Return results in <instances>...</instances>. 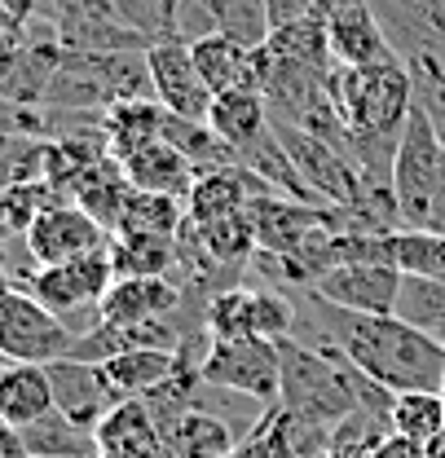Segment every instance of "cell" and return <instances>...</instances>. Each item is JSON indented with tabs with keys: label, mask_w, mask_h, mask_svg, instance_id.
Returning a JSON list of instances; mask_svg holds the SVG:
<instances>
[{
	"label": "cell",
	"mask_w": 445,
	"mask_h": 458,
	"mask_svg": "<svg viewBox=\"0 0 445 458\" xmlns=\"http://www.w3.org/2000/svg\"><path fill=\"white\" fill-rule=\"evenodd\" d=\"M318 300V295H313ZM327 304V300H322ZM322 344H339V352L389 393H441L445 384V340L397 318V313H348L327 304Z\"/></svg>",
	"instance_id": "obj_1"
},
{
	"label": "cell",
	"mask_w": 445,
	"mask_h": 458,
	"mask_svg": "<svg viewBox=\"0 0 445 458\" xmlns=\"http://www.w3.org/2000/svg\"><path fill=\"white\" fill-rule=\"evenodd\" d=\"M282 352V397L278 405L295 414L300 423L327 428L331 432L339 419H348L362 397H366V375L339 352V344H300L295 335L278 340Z\"/></svg>",
	"instance_id": "obj_2"
},
{
	"label": "cell",
	"mask_w": 445,
	"mask_h": 458,
	"mask_svg": "<svg viewBox=\"0 0 445 458\" xmlns=\"http://www.w3.org/2000/svg\"><path fill=\"white\" fill-rule=\"evenodd\" d=\"M392 199L401 229L445 233V137L424 106H415L406 119L392 159Z\"/></svg>",
	"instance_id": "obj_3"
},
{
	"label": "cell",
	"mask_w": 445,
	"mask_h": 458,
	"mask_svg": "<svg viewBox=\"0 0 445 458\" xmlns=\"http://www.w3.org/2000/svg\"><path fill=\"white\" fill-rule=\"evenodd\" d=\"M115 283V265L111 251H89L80 260H66V265H36L31 274V295L54 309L57 318L80 335H89L98 322H102V300Z\"/></svg>",
	"instance_id": "obj_4"
},
{
	"label": "cell",
	"mask_w": 445,
	"mask_h": 458,
	"mask_svg": "<svg viewBox=\"0 0 445 458\" xmlns=\"http://www.w3.org/2000/svg\"><path fill=\"white\" fill-rule=\"evenodd\" d=\"M199 375L208 388L234 393L256 405H278L282 397V352L278 340L243 335V340H208L199 357Z\"/></svg>",
	"instance_id": "obj_5"
},
{
	"label": "cell",
	"mask_w": 445,
	"mask_h": 458,
	"mask_svg": "<svg viewBox=\"0 0 445 458\" xmlns=\"http://www.w3.org/2000/svg\"><path fill=\"white\" fill-rule=\"evenodd\" d=\"M71 348H75V331L54 309H45L31 291L9 286L0 295V357L4 361L49 366V361L71 357Z\"/></svg>",
	"instance_id": "obj_6"
},
{
	"label": "cell",
	"mask_w": 445,
	"mask_h": 458,
	"mask_svg": "<svg viewBox=\"0 0 445 458\" xmlns=\"http://www.w3.org/2000/svg\"><path fill=\"white\" fill-rule=\"evenodd\" d=\"M146 75H150V93L167 114L181 119H208L212 111V89L199 71V62L190 54L185 36H159L146 45Z\"/></svg>",
	"instance_id": "obj_7"
},
{
	"label": "cell",
	"mask_w": 445,
	"mask_h": 458,
	"mask_svg": "<svg viewBox=\"0 0 445 458\" xmlns=\"http://www.w3.org/2000/svg\"><path fill=\"white\" fill-rule=\"evenodd\" d=\"M22 242H27V256L36 265H66V260H80L89 251H102L111 242V229L93 212H84L75 199L71 203L54 199L36 212L31 225L22 229Z\"/></svg>",
	"instance_id": "obj_8"
},
{
	"label": "cell",
	"mask_w": 445,
	"mask_h": 458,
	"mask_svg": "<svg viewBox=\"0 0 445 458\" xmlns=\"http://www.w3.org/2000/svg\"><path fill=\"white\" fill-rule=\"evenodd\" d=\"M397 291H401V269L375 260L335 265L318 283L304 286V295H318L348 313H397Z\"/></svg>",
	"instance_id": "obj_9"
},
{
	"label": "cell",
	"mask_w": 445,
	"mask_h": 458,
	"mask_svg": "<svg viewBox=\"0 0 445 458\" xmlns=\"http://www.w3.org/2000/svg\"><path fill=\"white\" fill-rule=\"evenodd\" d=\"M93 445H98V458H172L164 428H159L155 410L146 405V397H128L111 405L102 414V423L93 428Z\"/></svg>",
	"instance_id": "obj_10"
},
{
	"label": "cell",
	"mask_w": 445,
	"mask_h": 458,
	"mask_svg": "<svg viewBox=\"0 0 445 458\" xmlns=\"http://www.w3.org/2000/svg\"><path fill=\"white\" fill-rule=\"evenodd\" d=\"M190 54L199 62L212 98L217 93H229V89H265V71H270V54L265 45H243L234 36H221V31H208V36H194L190 40Z\"/></svg>",
	"instance_id": "obj_11"
},
{
	"label": "cell",
	"mask_w": 445,
	"mask_h": 458,
	"mask_svg": "<svg viewBox=\"0 0 445 458\" xmlns=\"http://www.w3.org/2000/svg\"><path fill=\"white\" fill-rule=\"evenodd\" d=\"M49 379H54L57 410H62L75 428H84V432H93V428L102 423V414H107L111 405H119V397L111 393V384H107V375H102L98 361H80V357L49 361Z\"/></svg>",
	"instance_id": "obj_12"
},
{
	"label": "cell",
	"mask_w": 445,
	"mask_h": 458,
	"mask_svg": "<svg viewBox=\"0 0 445 458\" xmlns=\"http://www.w3.org/2000/svg\"><path fill=\"white\" fill-rule=\"evenodd\" d=\"M327 40H331V57L339 66H371V62L397 54L371 0H339L327 13Z\"/></svg>",
	"instance_id": "obj_13"
},
{
	"label": "cell",
	"mask_w": 445,
	"mask_h": 458,
	"mask_svg": "<svg viewBox=\"0 0 445 458\" xmlns=\"http://www.w3.org/2000/svg\"><path fill=\"white\" fill-rule=\"evenodd\" d=\"M185 309V291L167 278H115L102 300V322H155Z\"/></svg>",
	"instance_id": "obj_14"
},
{
	"label": "cell",
	"mask_w": 445,
	"mask_h": 458,
	"mask_svg": "<svg viewBox=\"0 0 445 458\" xmlns=\"http://www.w3.org/2000/svg\"><path fill=\"white\" fill-rule=\"evenodd\" d=\"M119 168L133 181V190H155V194H176V199H185L190 185H194V176H199L194 164L172 141H164V137H155V141L119 155Z\"/></svg>",
	"instance_id": "obj_15"
},
{
	"label": "cell",
	"mask_w": 445,
	"mask_h": 458,
	"mask_svg": "<svg viewBox=\"0 0 445 458\" xmlns=\"http://www.w3.org/2000/svg\"><path fill=\"white\" fill-rule=\"evenodd\" d=\"M54 379L49 366H31V361H4L0 366V419L13 428H27L45 414H54Z\"/></svg>",
	"instance_id": "obj_16"
},
{
	"label": "cell",
	"mask_w": 445,
	"mask_h": 458,
	"mask_svg": "<svg viewBox=\"0 0 445 458\" xmlns=\"http://www.w3.org/2000/svg\"><path fill=\"white\" fill-rule=\"evenodd\" d=\"M176 370H181L176 348H128V352H115L102 361V375H107V384L119 401L150 397Z\"/></svg>",
	"instance_id": "obj_17"
},
{
	"label": "cell",
	"mask_w": 445,
	"mask_h": 458,
	"mask_svg": "<svg viewBox=\"0 0 445 458\" xmlns=\"http://www.w3.org/2000/svg\"><path fill=\"white\" fill-rule=\"evenodd\" d=\"M208 123L212 132L229 141L243 159L247 146H256L265 132H270V102L261 89H229V93H217L212 98V111H208Z\"/></svg>",
	"instance_id": "obj_18"
},
{
	"label": "cell",
	"mask_w": 445,
	"mask_h": 458,
	"mask_svg": "<svg viewBox=\"0 0 445 458\" xmlns=\"http://www.w3.org/2000/svg\"><path fill=\"white\" fill-rule=\"evenodd\" d=\"M107 251L115 278H167L172 265L181 260L172 233H141V229H115Z\"/></svg>",
	"instance_id": "obj_19"
},
{
	"label": "cell",
	"mask_w": 445,
	"mask_h": 458,
	"mask_svg": "<svg viewBox=\"0 0 445 458\" xmlns=\"http://www.w3.org/2000/svg\"><path fill=\"white\" fill-rule=\"evenodd\" d=\"M181 9L203 13V36L221 31V36H234V40L256 45V49L270 45V36H274L265 0H181Z\"/></svg>",
	"instance_id": "obj_20"
},
{
	"label": "cell",
	"mask_w": 445,
	"mask_h": 458,
	"mask_svg": "<svg viewBox=\"0 0 445 458\" xmlns=\"http://www.w3.org/2000/svg\"><path fill=\"white\" fill-rule=\"evenodd\" d=\"M71 185H75V203H80L84 212H93V216L115 233V229H119V216H124V203H128V194H133V181L124 176L119 159H115V155L98 159L93 168L80 172Z\"/></svg>",
	"instance_id": "obj_21"
},
{
	"label": "cell",
	"mask_w": 445,
	"mask_h": 458,
	"mask_svg": "<svg viewBox=\"0 0 445 458\" xmlns=\"http://www.w3.org/2000/svg\"><path fill=\"white\" fill-rule=\"evenodd\" d=\"M234 428L225 414L212 410H185L167 428V454L172 458H229L234 454Z\"/></svg>",
	"instance_id": "obj_22"
},
{
	"label": "cell",
	"mask_w": 445,
	"mask_h": 458,
	"mask_svg": "<svg viewBox=\"0 0 445 458\" xmlns=\"http://www.w3.org/2000/svg\"><path fill=\"white\" fill-rule=\"evenodd\" d=\"M164 106L150 102V98H119L107 106V146L111 155H128L155 137H164Z\"/></svg>",
	"instance_id": "obj_23"
},
{
	"label": "cell",
	"mask_w": 445,
	"mask_h": 458,
	"mask_svg": "<svg viewBox=\"0 0 445 458\" xmlns=\"http://www.w3.org/2000/svg\"><path fill=\"white\" fill-rule=\"evenodd\" d=\"M18 432H22V445H27L31 458H89V454H98L93 432L75 428L62 410L36 419V423H27V428H18Z\"/></svg>",
	"instance_id": "obj_24"
},
{
	"label": "cell",
	"mask_w": 445,
	"mask_h": 458,
	"mask_svg": "<svg viewBox=\"0 0 445 458\" xmlns=\"http://www.w3.org/2000/svg\"><path fill=\"white\" fill-rule=\"evenodd\" d=\"M185 225V208L176 194H155V190H133L124 203L119 229H141V233H181Z\"/></svg>",
	"instance_id": "obj_25"
},
{
	"label": "cell",
	"mask_w": 445,
	"mask_h": 458,
	"mask_svg": "<svg viewBox=\"0 0 445 458\" xmlns=\"http://www.w3.org/2000/svg\"><path fill=\"white\" fill-rule=\"evenodd\" d=\"M392 432L406 441H428L445 428V397L441 393H397L392 397Z\"/></svg>",
	"instance_id": "obj_26"
},
{
	"label": "cell",
	"mask_w": 445,
	"mask_h": 458,
	"mask_svg": "<svg viewBox=\"0 0 445 458\" xmlns=\"http://www.w3.org/2000/svg\"><path fill=\"white\" fill-rule=\"evenodd\" d=\"M397 318L432 331L445 340V283L432 278H415V274H401V291H397Z\"/></svg>",
	"instance_id": "obj_27"
},
{
	"label": "cell",
	"mask_w": 445,
	"mask_h": 458,
	"mask_svg": "<svg viewBox=\"0 0 445 458\" xmlns=\"http://www.w3.org/2000/svg\"><path fill=\"white\" fill-rule=\"evenodd\" d=\"M229 458H300L295 454V419L282 405H270L265 419L234 445Z\"/></svg>",
	"instance_id": "obj_28"
},
{
	"label": "cell",
	"mask_w": 445,
	"mask_h": 458,
	"mask_svg": "<svg viewBox=\"0 0 445 458\" xmlns=\"http://www.w3.org/2000/svg\"><path fill=\"white\" fill-rule=\"evenodd\" d=\"M252 331L265 340H282L295 331V304L274 286H252Z\"/></svg>",
	"instance_id": "obj_29"
},
{
	"label": "cell",
	"mask_w": 445,
	"mask_h": 458,
	"mask_svg": "<svg viewBox=\"0 0 445 458\" xmlns=\"http://www.w3.org/2000/svg\"><path fill=\"white\" fill-rule=\"evenodd\" d=\"M36 4L40 0H0V31L22 36L31 27V18H36Z\"/></svg>",
	"instance_id": "obj_30"
},
{
	"label": "cell",
	"mask_w": 445,
	"mask_h": 458,
	"mask_svg": "<svg viewBox=\"0 0 445 458\" xmlns=\"http://www.w3.org/2000/svg\"><path fill=\"white\" fill-rule=\"evenodd\" d=\"M22 54H27V40H22V36H13V31H0V89L18 75Z\"/></svg>",
	"instance_id": "obj_31"
},
{
	"label": "cell",
	"mask_w": 445,
	"mask_h": 458,
	"mask_svg": "<svg viewBox=\"0 0 445 458\" xmlns=\"http://www.w3.org/2000/svg\"><path fill=\"white\" fill-rule=\"evenodd\" d=\"M265 13H270V27L278 31V27H291V22L309 18L313 0H265Z\"/></svg>",
	"instance_id": "obj_32"
},
{
	"label": "cell",
	"mask_w": 445,
	"mask_h": 458,
	"mask_svg": "<svg viewBox=\"0 0 445 458\" xmlns=\"http://www.w3.org/2000/svg\"><path fill=\"white\" fill-rule=\"evenodd\" d=\"M424 458H445V428L437 432V437L424 441Z\"/></svg>",
	"instance_id": "obj_33"
},
{
	"label": "cell",
	"mask_w": 445,
	"mask_h": 458,
	"mask_svg": "<svg viewBox=\"0 0 445 458\" xmlns=\"http://www.w3.org/2000/svg\"><path fill=\"white\" fill-rule=\"evenodd\" d=\"M9 291V274H4V260H0V295Z\"/></svg>",
	"instance_id": "obj_34"
},
{
	"label": "cell",
	"mask_w": 445,
	"mask_h": 458,
	"mask_svg": "<svg viewBox=\"0 0 445 458\" xmlns=\"http://www.w3.org/2000/svg\"><path fill=\"white\" fill-rule=\"evenodd\" d=\"M309 458H327V454H309Z\"/></svg>",
	"instance_id": "obj_35"
}]
</instances>
